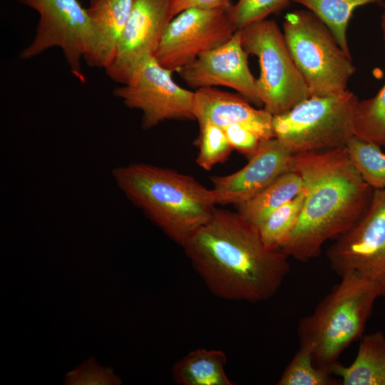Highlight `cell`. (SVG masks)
<instances>
[{"instance_id": "6da1fadb", "label": "cell", "mask_w": 385, "mask_h": 385, "mask_svg": "<svg viewBox=\"0 0 385 385\" xmlns=\"http://www.w3.org/2000/svg\"><path fill=\"white\" fill-rule=\"evenodd\" d=\"M183 247L210 291L225 299L267 300L290 272L281 249L267 247L257 227L224 209L215 208Z\"/></svg>"}, {"instance_id": "7a4b0ae2", "label": "cell", "mask_w": 385, "mask_h": 385, "mask_svg": "<svg viewBox=\"0 0 385 385\" xmlns=\"http://www.w3.org/2000/svg\"><path fill=\"white\" fill-rule=\"evenodd\" d=\"M293 170L301 176L306 195L300 216L279 249L306 262L319 255L325 242L355 225L374 190L354 168L345 147L296 154Z\"/></svg>"}, {"instance_id": "3957f363", "label": "cell", "mask_w": 385, "mask_h": 385, "mask_svg": "<svg viewBox=\"0 0 385 385\" xmlns=\"http://www.w3.org/2000/svg\"><path fill=\"white\" fill-rule=\"evenodd\" d=\"M112 175L128 200L181 247L215 209L212 189L173 169L135 163Z\"/></svg>"}, {"instance_id": "277c9868", "label": "cell", "mask_w": 385, "mask_h": 385, "mask_svg": "<svg viewBox=\"0 0 385 385\" xmlns=\"http://www.w3.org/2000/svg\"><path fill=\"white\" fill-rule=\"evenodd\" d=\"M298 324L299 346L307 349L315 364L330 371L343 351L360 339L376 300L377 285L356 273H349ZM332 373V372H331Z\"/></svg>"}, {"instance_id": "5b68a950", "label": "cell", "mask_w": 385, "mask_h": 385, "mask_svg": "<svg viewBox=\"0 0 385 385\" xmlns=\"http://www.w3.org/2000/svg\"><path fill=\"white\" fill-rule=\"evenodd\" d=\"M290 54L305 81L311 96L347 90L356 71L351 56L315 14L307 9L288 13L282 24Z\"/></svg>"}, {"instance_id": "8992f818", "label": "cell", "mask_w": 385, "mask_h": 385, "mask_svg": "<svg viewBox=\"0 0 385 385\" xmlns=\"http://www.w3.org/2000/svg\"><path fill=\"white\" fill-rule=\"evenodd\" d=\"M359 101L348 89L310 96L286 113L273 116L274 137L294 155L344 148L354 135Z\"/></svg>"}, {"instance_id": "52a82bcc", "label": "cell", "mask_w": 385, "mask_h": 385, "mask_svg": "<svg viewBox=\"0 0 385 385\" xmlns=\"http://www.w3.org/2000/svg\"><path fill=\"white\" fill-rule=\"evenodd\" d=\"M240 32L245 51L258 58L260 74L256 78V87L266 111L278 115L311 96L283 31L274 21L266 19L243 28Z\"/></svg>"}, {"instance_id": "ba28073f", "label": "cell", "mask_w": 385, "mask_h": 385, "mask_svg": "<svg viewBox=\"0 0 385 385\" xmlns=\"http://www.w3.org/2000/svg\"><path fill=\"white\" fill-rule=\"evenodd\" d=\"M39 14L36 34L20 53L34 58L53 47L61 48L71 73L85 81L81 61L88 63L95 46V35L87 9L78 0H16Z\"/></svg>"}, {"instance_id": "9c48e42d", "label": "cell", "mask_w": 385, "mask_h": 385, "mask_svg": "<svg viewBox=\"0 0 385 385\" xmlns=\"http://www.w3.org/2000/svg\"><path fill=\"white\" fill-rule=\"evenodd\" d=\"M327 256L337 275L361 274L373 281L385 299V189L374 190L364 215L334 240Z\"/></svg>"}, {"instance_id": "30bf717a", "label": "cell", "mask_w": 385, "mask_h": 385, "mask_svg": "<svg viewBox=\"0 0 385 385\" xmlns=\"http://www.w3.org/2000/svg\"><path fill=\"white\" fill-rule=\"evenodd\" d=\"M232 4L214 8H190L168 24L155 53L157 61L171 72L192 62L201 53L217 48L237 31L230 11Z\"/></svg>"}, {"instance_id": "8fae6325", "label": "cell", "mask_w": 385, "mask_h": 385, "mask_svg": "<svg viewBox=\"0 0 385 385\" xmlns=\"http://www.w3.org/2000/svg\"><path fill=\"white\" fill-rule=\"evenodd\" d=\"M172 73L152 56L127 83L116 88L113 95L127 107L142 112L144 129L168 120H196L195 91L178 85Z\"/></svg>"}, {"instance_id": "7c38bea8", "label": "cell", "mask_w": 385, "mask_h": 385, "mask_svg": "<svg viewBox=\"0 0 385 385\" xmlns=\"http://www.w3.org/2000/svg\"><path fill=\"white\" fill-rule=\"evenodd\" d=\"M172 14V0H133L114 58L106 69L114 81L125 84L154 56Z\"/></svg>"}, {"instance_id": "4fadbf2b", "label": "cell", "mask_w": 385, "mask_h": 385, "mask_svg": "<svg viewBox=\"0 0 385 385\" xmlns=\"http://www.w3.org/2000/svg\"><path fill=\"white\" fill-rule=\"evenodd\" d=\"M247 57L242 46L240 30H237L227 42L201 53L177 73L189 87L195 90L217 86L229 87L252 104L260 106L262 103Z\"/></svg>"}, {"instance_id": "5bb4252c", "label": "cell", "mask_w": 385, "mask_h": 385, "mask_svg": "<svg viewBox=\"0 0 385 385\" xmlns=\"http://www.w3.org/2000/svg\"><path fill=\"white\" fill-rule=\"evenodd\" d=\"M294 156L275 138L262 140L257 153L242 168L211 178L216 205H237L250 200L279 176L293 170Z\"/></svg>"}, {"instance_id": "9a60e30c", "label": "cell", "mask_w": 385, "mask_h": 385, "mask_svg": "<svg viewBox=\"0 0 385 385\" xmlns=\"http://www.w3.org/2000/svg\"><path fill=\"white\" fill-rule=\"evenodd\" d=\"M195 115L199 124L210 123L224 128L240 125L252 130L263 140L274 137L273 115L252 103L240 93H232L215 87L195 91Z\"/></svg>"}, {"instance_id": "2e32d148", "label": "cell", "mask_w": 385, "mask_h": 385, "mask_svg": "<svg viewBox=\"0 0 385 385\" xmlns=\"http://www.w3.org/2000/svg\"><path fill=\"white\" fill-rule=\"evenodd\" d=\"M133 4V0H89L86 9L95 35L93 56L87 63L89 66L106 70L111 65Z\"/></svg>"}, {"instance_id": "e0dca14e", "label": "cell", "mask_w": 385, "mask_h": 385, "mask_svg": "<svg viewBox=\"0 0 385 385\" xmlns=\"http://www.w3.org/2000/svg\"><path fill=\"white\" fill-rule=\"evenodd\" d=\"M330 371L342 385H385V334L363 335L353 362L344 366L338 361Z\"/></svg>"}, {"instance_id": "ac0fdd59", "label": "cell", "mask_w": 385, "mask_h": 385, "mask_svg": "<svg viewBox=\"0 0 385 385\" xmlns=\"http://www.w3.org/2000/svg\"><path fill=\"white\" fill-rule=\"evenodd\" d=\"M226 363L222 351L198 349L175 362L173 377L180 385H232L225 373Z\"/></svg>"}, {"instance_id": "d6986e66", "label": "cell", "mask_w": 385, "mask_h": 385, "mask_svg": "<svg viewBox=\"0 0 385 385\" xmlns=\"http://www.w3.org/2000/svg\"><path fill=\"white\" fill-rule=\"evenodd\" d=\"M304 188V182L297 172H287L250 200L236 205L237 212L258 227L273 211L295 197Z\"/></svg>"}, {"instance_id": "ffe728a7", "label": "cell", "mask_w": 385, "mask_h": 385, "mask_svg": "<svg viewBox=\"0 0 385 385\" xmlns=\"http://www.w3.org/2000/svg\"><path fill=\"white\" fill-rule=\"evenodd\" d=\"M315 14L330 29L340 47L351 56L347 29L354 11L359 6L381 0H292Z\"/></svg>"}, {"instance_id": "44dd1931", "label": "cell", "mask_w": 385, "mask_h": 385, "mask_svg": "<svg viewBox=\"0 0 385 385\" xmlns=\"http://www.w3.org/2000/svg\"><path fill=\"white\" fill-rule=\"evenodd\" d=\"M381 29L385 41V3ZM354 134L364 140L385 147V84L374 97L359 101Z\"/></svg>"}, {"instance_id": "7402d4cb", "label": "cell", "mask_w": 385, "mask_h": 385, "mask_svg": "<svg viewBox=\"0 0 385 385\" xmlns=\"http://www.w3.org/2000/svg\"><path fill=\"white\" fill-rule=\"evenodd\" d=\"M345 148L352 165L362 179L374 190L385 189V153L381 147L353 135Z\"/></svg>"}, {"instance_id": "603a6c76", "label": "cell", "mask_w": 385, "mask_h": 385, "mask_svg": "<svg viewBox=\"0 0 385 385\" xmlns=\"http://www.w3.org/2000/svg\"><path fill=\"white\" fill-rule=\"evenodd\" d=\"M306 190L273 211L258 227L264 243L270 248L279 249L295 226L302 212Z\"/></svg>"}, {"instance_id": "cb8c5ba5", "label": "cell", "mask_w": 385, "mask_h": 385, "mask_svg": "<svg viewBox=\"0 0 385 385\" xmlns=\"http://www.w3.org/2000/svg\"><path fill=\"white\" fill-rule=\"evenodd\" d=\"M328 369L317 366L312 353L299 346L284 369L278 385H336L340 382Z\"/></svg>"}, {"instance_id": "d4e9b609", "label": "cell", "mask_w": 385, "mask_h": 385, "mask_svg": "<svg viewBox=\"0 0 385 385\" xmlns=\"http://www.w3.org/2000/svg\"><path fill=\"white\" fill-rule=\"evenodd\" d=\"M200 125L196 163L205 170L225 162L233 150L223 128L210 123Z\"/></svg>"}, {"instance_id": "484cf974", "label": "cell", "mask_w": 385, "mask_h": 385, "mask_svg": "<svg viewBox=\"0 0 385 385\" xmlns=\"http://www.w3.org/2000/svg\"><path fill=\"white\" fill-rule=\"evenodd\" d=\"M292 0H238L230 8L232 21L237 30L266 19L284 9Z\"/></svg>"}, {"instance_id": "4316f807", "label": "cell", "mask_w": 385, "mask_h": 385, "mask_svg": "<svg viewBox=\"0 0 385 385\" xmlns=\"http://www.w3.org/2000/svg\"><path fill=\"white\" fill-rule=\"evenodd\" d=\"M121 379L111 367L101 366L93 357H90L80 366L68 372L66 384H120Z\"/></svg>"}, {"instance_id": "83f0119b", "label": "cell", "mask_w": 385, "mask_h": 385, "mask_svg": "<svg viewBox=\"0 0 385 385\" xmlns=\"http://www.w3.org/2000/svg\"><path fill=\"white\" fill-rule=\"evenodd\" d=\"M223 130L232 148L249 159L257 153L262 140L255 133L240 125H230Z\"/></svg>"}, {"instance_id": "f1b7e54d", "label": "cell", "mask_w": 385, "mask_h": 385, "mask_svg": "<svg viewBox=\"0 0 385 385\" xmlns=\"http://www.w3.org/2000/svg\"><path fill=\"white\" fill-rule=\"evenodd\" d=\"M230 0H172L173 18L190 8L214 9L230 5Z\"/></svg>"}]
</instances>
